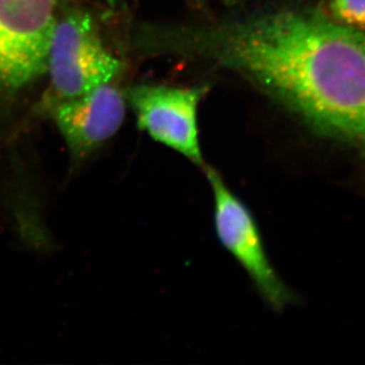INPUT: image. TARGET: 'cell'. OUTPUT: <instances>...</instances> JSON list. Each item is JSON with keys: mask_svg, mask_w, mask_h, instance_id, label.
Masks as SVG:
<instances>
[{"mask_svg": "<svg viewBox=\"0 0 365 365\" xmlns=\"http://www.w3.org/2000/svg\"><path fill=\"white\" fill-rule=\"evenodd\" d=\"M186 49L241 73L314 130L365 150V33L279 9L188 31Z\"/></svg>", "mask_w": 365, "mask_h": 365, "instance_id": "obj_1", "label": "cell"}, {"mask_svg": "<svg viewBox=\"0 0 365 365\" xmlns=\"http://www.w3.org/2000/svg\"><path fill=\"white\" fill-rule=\"evenodd\" d=\"M57 0H0V90H18L47 72Z\"/></svg>", "mask_w": 365, "mask_h": 365, "instance_id": "obj_2", "label": "cell"}, {"mask_svg": "<svg viewBox=\"0 0 365 365\" xmlns=\"http://www.w3.org/2000/svg\"><path fill=\"white\" fill-rule=\"evenodd\" d=\"M121 66L103 45L90 14L76 11L57 21L47 71L60 97H79L109 83Z\"/></svg>", "mask_w": 365, "mask_h": 365, "instance_id": "obj_3", "label": "cell"}, {"mask_svg": "<svg viewBox=\"0 0 365 365\" xmlns=\"http://www.w3.org/2000/svg\"><path fill=\"white\" fill-rule=\"evenodd\" d=\"M205 170L215 199V227L218 240L246 271L269 306L281 311L294 297L269 260L253 215L215 170L206 168Z\"/></svg>", "mask_w": 365, "mask_h": 365, "instance_id": "obj_4", "label": "cell"}, {"mask_svg": "<svg viewBox=\"0 0 365 365\" xmlns=\"http://www.w3.org/2000/svg\"><path fill=\"white\" fill-rule=\"evenodd\" d=\"M202 93L203 88L137 86L128 98L141 130L202 167L197 126V106Z\"/></svg>", "mask_w": 365, "mask_h": 365, "instance_id": "obj_5", "label": "cell"}, {"mask_svg": "<svg viewBox=\"0 0 365 365\" xmlns=\"http://www.w3.org/2000/svg\"><path fill=\"white\" fill-rule=\"evenodd\" d=\"M54 115L72 160L78 163L119 130L125 101L115 86L106 83L85 95L64 100Z\"/></svg>", "mask_w": 365, "mask_h": 365, "instance_id": "obj_6", "label": "cell"}, {"mask_svg": "<svg viewBox=\"0 0 365 365\" xmlns=\"http://www.w3.org/2000/svg\"><path fill=\"white\" fill-rule=\"evenodd\" d=\"M330 6L346 25L365 28V0H331Z\"/></svg>", "mask_w": 365, "mask_h": 365, "instance_id": "obj_7", "label": "cell"}]
</instances>
